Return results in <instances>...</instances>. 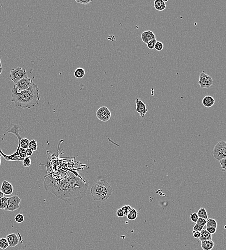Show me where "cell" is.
I'll use <instances>...</instances> for the list:
<instances>
[{
  "label": "cell",
  "mask_w": 226,
  "mask_h": 250,
  "mask_svg": "<svg viewBox=\"0 0 226 250\" xmlns=\"http://www.w3.org/2000/svg\"><path fill=\"white\" fill-rule=\"evenodd\" d=\"M2 68V65H1V59H0V68Z\"/></svg>",
  "instance_id": "obj_43"
},
{
  "label": "cell",
  "mask_w": 226,
  "mask_h": 250,
  "mask_svg": "<svg viewBox=\"0 0 226 250\" xmlns=\"http://www.w3.org/2000/svg\"><path fill=\"white\" fill-rule=\"evenodd\" d=\"M1 192L6 195H10L13 193L14 187L13 185L6 180L3 181L1 188Z\"/></svg>",
  "instance_id": "obj_11"
},
{
  "label": "cell",
  "mask_w": 226,
  "mask_h": 250,
  "mask_svg": "<svg viewBox=\"0 0 226 250\" xmlns=\"http://www.w3.org/2000/svg\"><path fill=\"white\" fill-rule=\"evenodd\" d=\"M96 116L99 120L102 122H107L111 117V113L107 107L102 106L100 107L96 113Z\"/></svg>",
  "instance_id": "obj_7"
},
{
  "label": "cell",
  "mask_w": 226,
  "mask_h": 250,
  "mask_svg": "<svg viewBox=\"0 0 226 250\" xmlns=\"http://www.w3.org/2000/svg\"><path fill=\"white\" fill-rule=\"evenodd\" d=\"M197 214L199 218H202L205 219L206 220H207L208 219L207 213V210H206V209L204 208L201 207L198 210Z\"/></svg>",
  "instance_id": "obj_21"
},
{
  "label": "cell",
  "mask_w": 226,
  "mask_h": 250,
  "mask_svg": "<svg viewBox=\"0 0 226 250\" xmlns=\"http://www.w3.org/2000/svg\"><path fill=\"white\" fill-rule=\"evenodd\" d=\"M21 199L18 195H14L8 197V205L5 211L14 212L20 208Z\"/></svg>",
  "instance_id": "obj_5"
},
{
  "label": "cell",
  "mask_w": 226,
  "mask_h": 250,
  "mask_svg": "<svg viewBox=\"0 0 226 250\" xmlns=\"http://www.w3.org/2000/svg\"><path fill=\"white\" fill-rule=\"evenodd\" d=\"M3 68H0V75L1 74V73H2V72H3Z\"/></svg>",
  "instance_id": "obj_42"
},
{
  "label": "cell",
  "mask_w": 226,
  "mask_h": 250,
  "mask_svg": "<svg viewBox=\"0 0 226 250\" xmlns=\"http://www.w3.org/2000/svg\"><path fill=\"white\" fill-rule=\"evenodd\" d=\"M29 148L31 150L33 151H36L37 150L38 148V145H37V143L35 140H32L30 141V143H29Z\"/></svg>",
  "instance_id": "obj_25"
},
{
  "label": "cell",
  "mask_w": 226,
  "mask_h": 250,
  "mask_svg": "<svg viewBox=\"0 0 226 250\" xmlns=\"http://www.w3.org/2000/svg\"><path fill=\"white\" fill-rule=\"evenodd\" d=\"M163 43L161 42H157L156 43L154 47V48L156 50L158 51H161L163 49Z\"/></svg>",
  "instance_id": "obj_30"
},
{
  "label": "cell",
  "mask_w": 226,
  "mask_h": 250,
  "mask_svg": "<svg viewBox=\"0 0 226 250\" xmlns=\"http://www.w3.org/2000/svg\"><path fill=\"white\" fill-rule=\"evenodd\" d=\"M1 165V159L0 158V165Z\"/></svg>",
  "instance_id": "obj_44"
},
{
  "label": "cell",
  "mask_w": 226,
  "mask_h": 250,
  "mask_svg": "<svg viewBox=\"0 0 226 250\" xmlns=\"http://www.w3.org/2000/svg\"><path fill=\"white\" fill-rule=\"evenodd\" d=\"M154 7L156 10L162 11L166 9V5L163 0H155L154 3Z\"/></svg>",
  "instance_id": "obj_16"
},
{
  "label": "cell",
  "mask_w": 226,
  "mask_h": 250,
  "mask_svg": "<svg viewBox=\"0 0 226 250\" xmlns=\"http://www.w3.org/2000/svg\"><path fill=\"white\" fill-rule=\"evenodd\" d=\"M136 111L140 115L141 117H144L148 112L147 109L146 103L143 102L140 98H137L136 101Z\"/></svg>",
  "instance_id": "obj_10"
},
{
  "label": "cell",
  "mask_w": 226,
  "mask_h": 250,
  "mask_svg": "<svg viewBox=\"0 0 226 250\" xmlns=\"http://www.w3.org/2000/svg\"><path fill=\"white\" fill-rule=\"evenodd\" d=\"M1 153H0V158H1Z\"/></svg>",
  "instance_id": "obj_45"
},
{
  "label": "cell",
  "mask_w": 226,
  "mask_h": 250,
  "mask_svg": "<svg viewBox=\"0 0 226 250\" xmlns=\"http://www.w3.org/2000/svg\"><path fill=\"white\" fill-rule=\"evenodd\" d=\"M199 218V216H198L197 214L196 213H194L193 214H191V221L193 222L194 223H196Z\"/></svg>",
  "instance_id": "obj_32"
},
{
  "label": "cell",
  "mask_w": 226,
  "mask_h": 250,
  "mask_svg": "<svg viewBox=\"0 0 226 250\" xmlns=\"http://www.w3.org/2000/svg\"><path fill=\"white\" fill-rule=\"evenodd\" d=\"M156 42H157V40H156V39L152 40L149 41L147 43V46H148V48L150 50H153L154 48V47H155Z\"/></svg>",
  "instance_id": "obj_29"
},
{
  "label": "cell",
  "mask_w": 226,
  "mask_h": 250,
  "mask_svg": "<svg viewBox=\"0 0 226 250\" xmlns=\"http://www.w3.org/2000/svg\"><path fill=\"white\" fill-rule=\"evenodd\" d=\"M213 80L210 76L206 74L204 72L200 74L198 83L201 89H209L213 85Z\"/></svg>",
  "instance_id": "obj_6"
},
{
  "label": "cell",
  "mask_w": 226,
  "mask_h": 250,
  "mask_svg": "<svg viewBox=\"0 0 226 250\" xmlns=\"http://www.w3.org/2000/svg\"><path fill=\"white\" fill-rule=\"evenodd\" d=\"M138 214H139L138 211L135 208H132L129 213H128V215H127V218L129 220H135L137 218Z\"/></svg>",
  "instance_id": "obj_18"
},
{
  "label": "cell",
  "mask_w": 226,
  "mask_h": 250,
  "mask_svg": "<svg viewBox=\"0 0 226 250\" xmlns=\"http://www.w3.org/2000/svg\"><path fill=\"white\" fill-rule=\"evenodd\" d=\"M201 248L203 250H212L214 247V243L212 240L201 241Z\"/></svg>",
  "instance_id": "obj_15"
},
{
  "label": "cell",
  "mask_w": 226,
  "mask_h": 250,
  "mask_svg": "<svg viewBox=\"0 0 226 250\" xmlns=\"http://www.w3.org/2000/svg\"><path fill=\"white\" fill-rule=\"evenodd\" d=\"M40 89L33 81L27 90L18 92L14 86L11 90V102L17 107L30 109L39 103L41 95L39 93Z\"/></svg>",
  "instance_id": "obj_1"
},
{
  "label": "cell",
  "mask_w": 226,
  "mask_h": 250,
  "mask_svg": "<svg viewBox=\"0 0 226 250\" xmlns=\"http://www.w3.org/2000/svg\"><path fill=\"white\" fill-rule=\"evenodd\" d=\"M26 152L27 155V156H30L33 154L32 151L30 148L27 149Z\"/></svg>",
  "instance_id": "obj_40"
},
{
  "label": "cell",
  "mask_w": 226,
  "mask_h": 250,
  "mask_svg": "<svg viewBox=\"0 0 226 250\" xmlns=\"http://www.w3.org/2000/svg\"><path fill=\"white\" fill-rule=\"evenodd\" d=\"M204 226H203L200 225H199V224H198L196 223V224L194 226V228H193V231L201 232V231L204 229Z\"/></svg>",
  "instance_id": "obj_33"
},
{
  "label": "cell",
  "mask_w": 226,
  "mask_h": 250,
  "mask_svg": "<svg viewBox=\"0 0 226 250\" xmlns=\"http://www.w3.org/2000/svg\"><path fill=\"white\" fill-rule=\"evenodd\" d=\"M215 103V100L213 97L211 96H206L204 97L202 100V103L204 106L207 108H210L214 106Z\"/></svg>",
  "instance_id": "obj_14"
},
{
  "label": "cell",
  "mask_w": 226,
  "mask_h": 250,
  "mask_svg": "<svg viewBox=\"0 0 226 250\" xmlns=\"http://www.w3.org/2000/svg\"><path fill=\"white\" fill-rule=\"evenodd\" d=\"M8 205V197H3L0 199V209L5 210Z\"/></svg>",
  "instance_id": "obj_22"
},
{
  "label": "cell",
  "mask_w": 226,
  "mask_h": 250,
  "mask_svg": "<svg viewBox=\"0 0 226 250\" xmlns=\"http://www.w3.org/2000/svg\"><path fill=\"white\" fill-rule=\"evenodd\" d=\"M85 71L81 68H77L74 72L75 77L77 78H82L85 75Z\"/></svg>",
  "instance_id": "obj_19"
},
{
  "label": "cell",
  "mask_w": 226,
  "mask_h": 250,
  "mask_svg": "<svg viewBox=\"0 0 226 250\" xmlns=\"http://www.w3.org/2000/svg\"><path fill=\"white\" fill-rule=\"evenodd\" d=\"M18 153H19V156H20L22 158H23V159H24V158L27 157V155L26 150L22 148H20L19 149Z\"/></svg>",
  "instance_id": "obj_31"
},
{
  "label": "cell",
  "mask_w": 226,
  "mask_h": 250,
  "mask_svg": "<svg viewBox=\"0 0 226 250\" xmlns=\"http://www.w3.org/2000/svg\"><path fill=\"white\" fill-rule=\"evenodd\" d=\"M226 158H223V159H221L219 161L222 168V171L224 172L226 171Z\"/></svg>",
  "instance_id": "obj_34"
},
{
  "label": "cell",
  "mask_w": 226,
  "mask_h": 250,
  "mask_svg": "<svg viewBox=\"0 0 226 250\" xmlns=\"http://www.w3.org/2000/svg\"><path fill=\"white\" fill-rule=\"evenodd\" d=\"M4 194L1 192V190H0V199L3 198V197H4Z\"/></svg>",
  "instance_id": "obj_41"
},
{
  "label": "cell",
  "mask_w": 226,
  "mask_h": 250,
  "mask_svg": "<svg viewBox=\"0 0 226 250\" xmlns=\"http://www.w3.org/2000/svg\"><path fill=\"white\" fill-rule=\"evenodd\" d=\"M206 230L210 234L213 235L216 233L217 231V228H214V227H207Z\"/></svg>",
  "instance_id": "obj_36"
},
{
  "label": "cell",
  "mask_w": 226,
  "mask_h": 250,
  "mask_svg": "<svg viewBox=\"0 0 226 250\" xmlns=\"http://www.w3.org/2000/svg\"><path fill=\"white\" fill-rule=\"evenodd\" d=\"M121 209H122V210H123V212L124 213V216H127V215H128V213H129L130 211L131 210L132 207L130 206L129 205H124L123 206Z\"/></svg>",
  "instance_id": "obj_28"
},
{
  "label": "cell",
  "mask_w": 226,
  "mask_h": 250,
  "mask_svg": "<svg viewBox=\"0 0 226 250\" xmlns=\"http://www.w3.org/2000/svg\"><path fill=\"white\" fill-rule=\"evenodd\" d=\"M77 3L82 4H87L92 1V0H75Z\"/></svg>",
  "instance_id": "obj_37"
},
{
  "label": "cell",
  "mask_w": 226,
  "mask_h": 250,
  "mask_svg": "<svg viewBox=\"0 0 226 250\" xmlns=\"http://www.w3.org/2000/svg\"><path fill=\"white\" fill-rule=\"evenodd\" d=\"M212 235L206 229H204L201 231V236L199 238V240L201 241L212 240Z\"/></svg>",
  "instance_id": "obj_17"
},
{
  "label": "cell",
  "mask_w": 226,
  "mask_h": 250,
  "mask_svg": "<svg viewBox=\"0 0 226 250\" xmlns=\"http://www.w3.org/2000/svg\"><path fill=\"white\" fill-rule=\"evenodd\" d=\"M26 78H27V74L26 69L24 68L17 67L10 69V78L14 84Z\"/></svg>",
  "instance_id": "obj_4"
},
{
  "label": "cell",
  "mask_w": 226,
  "mask_h": 250,
  "mask_svg": "<svg viewBox=\"0 0 226 250\" xmlns=\"http://www.w3.org/2000/svg\"><path fill=\"white\" fill-rule=\"evenodd\" d=\"M154 39H156L155 35L152 31L150 30L144 31L141 34V40L146 45L149 41Z\"/></svg>",
  "instance_id": "obj_13"
},
{
  "label": "cell",
  "mask_w": 226,
  "mask_h": 250,
  "mask_svg": "<svg viewBox=\"0 0 226 250\" xmlns=\"http://www.w3.org/2000/svg\"><path fill=\"white\" fill-rule=\"evenodd\" d=\"M213 156L216 160L220 161L226 157V142L220 141L214 146L213 152Z\"/></svg>",
  "instance_id": "obj_3"
},
{
  "label": "cell",
  "mask_w": 226,
  "mask_h": 250,
  "mask_svg": "<svg viewBox=\"0 0 226 250\" xmlns=\"http://www.w3.org/2000/svg\"><path fill=\"white\" fill-rule=\"evenodd\" d=\"M196 223L200 225L203 226L204 227V226L206 225V224H207V220L205 219L202 218H199Z\"/></svg>",
  "instance_id": "obj_35"
},
{
  "label": "cell",
  "mask_w": 226,
  "mask_h": 250,
  "mask_svg": "<svg viewBox=\"0 0 226 250\" xmlns=\"http://www.w3.org/2000/svg\"><path fill=\"white\" fill-rule=\"evenodd\" d=\"M9 246V244L6 238H2L0 239V248L1 249L5 250Z\"/></svg>",
  "instance_id": "obj_23"
},
{
  "label": "cell",
  "mask_w": 226,
  "mask_h": 250,
  "mask_svg": "<svg viewBox=\"0 0 226 250\" xmlns=\"http://www.w3.org/2000/svg\"><path fill=\"white\" fill-rule=\"evenodd\" d=\"M206 226L207 227H214L217 228V222L214 219L209 218L207 220Z\"/></svg>",
  "instance_id": "obj_24"
},
{
  "label": "cell",
  "mask_w": 226,
  "mask_h": 250,
  "mask_svg": "<svg viewBox=\"0 0 226 250\" xmlns=\"http://www.w3.org/2000/svg\"><path fill=\"white\" fill-rule=\"evenodd\" d=\"M6 239L7 240L9 246L10 247H14L19 244V239L18 235L16 233H13L7 235L6 237Z\"/></svg>",
  "instance_id": "obj_12"
},
{
  "label": "cell",
  "mask_w": 226,
  "mask_h": 250,
  "mask_svg": "<svg viewBox=\"0 0 226 250\" xmlns=\"http://www.w3.org/2000/svg\"><path fill=\"white\" fill-rule=\"evenodd\" d=\"M90 192L94 201L105 202L111 195L113 189L108 182L100 180L92 185Z\"/></svg>",
  "instance_id": "obj_2"
},
{
  "label": "cell",
  "mask_w": 226,
  "mask_h": 250,
  "mask_svg": "<svg viewBox=\"0 0 226 250\" xmlns=\"http://www.w3.org/2000/svg\"><path fill=\"white\" fill-rule=\"evenodd\" d=\"M117 216L119 218H123L124 216V213L123 212L122 209H119L117 210L116 212Z\"/></svg>",
  "instance_id": "obj_38"
},
{
  "label": "cell",
  "mask_w": 226,
  "mask_h": 250,
  "mask_svg": "<svg viewBox=\"0 0 226 250\" xmlns=\"http://www.w3.org/2000/svg\"><path fill=\"white\" fill-rule=\"evenodd\" d=\"M32 81L30 78H26L18 81L14 86L17 88V91L20 92L27 90L30 87Z\"/></svg>",
  "instance_id": "obj_8"
},
{
  "label": "cell",
  "mask_w": 226,
  "mask_h": 250,
  "mask_svg": "<svg viewBox=\"0 0 226 250\" xmlns=\"http://www.w3.org/2000/svg\"><path fill=\"white\" fill-rule=\"evenodd\" d=\"M22 162L23 166L25 167H28L32 164V160L30 159V156H27L24 159Z\"/></svg>",
  "instance_id": "obj_26"
},
{
  "label": "cell",
  "mask_w": 226,
  "mask_h": 250,
  "mask_svg": "<svg viewBox=\"0 0 226 250\" xmlns=\"http://www.w3.org/2000/svg\"><path fill=\"white\" fill-rule=\"evenodd\" d=\"M14 220L16 222L18 223H22L24 220V216L21 214H18L16 215L14 217Z\"/></svg>",
  "instance_id": "obj_27"
},
{
  "label": "cell",
  "mask_w": 226,
  "mask_h": 250,
  "mask_svg": "<svg viewBox=\"0 0 226 250\" xmlns=\"http://www.w3.org/2000/svg\"><path fill=\"white\" fill-rule=\"evenodd\" d=\"M18 143H19L20 147L22 148L25 150L29 148V143L30 142L29 139L27 138H23L18 139Z\"/></svg>",
  "instance_id": "obj_20"
},
{
  "label": "cell",
  "mask_w": 226,
  "mask_h": 250,
  "mask_svg": "<svg viewBox=\"0 0 226 250\" xmlns=\"http://www.w3.org/2000/svg\"><path fill=\"white\" fill-rule=\"evenodd\" d=\"M192 233L194 234V237L195 239H199L201 236V232L196 231H192Z\"/></svg>",
  "instance_id": "obj_39"
},
{
  "label": "cell",
  "mask_w": 226,
  "mask_h": 250,
  "mask_svg": "<svg viewBox=\"0 0 226 250\" xmlns=\"http://www.w3.org/2000/svg\"><path fill=\"white\" fill-rule=\"evenodd\" d=\"M1 138L0 137V139ZM20 148L19 143H18V147H17V149L15 152L14 154H12L11 155H6L5 154H4L3 152L1 151V149H0V153L1 154V156H3L4 159L7 161H23L24 159L19 156V149Z\"/></svg>",
  "instance_id": "obj_9"
}]
</instances>
